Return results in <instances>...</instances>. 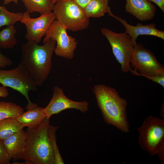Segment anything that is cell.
I'll list each match as a JSON object with an SVG mask.
<instances>
[{"mask_svg": "<svg viewBox=\"0 0 164 164\" xmlns=\"http://www.w3.org/2000/svg\"><path fill=\"white\" fill-rule=\"evenodd\" d=\"M32 41H27L21 47V63L26 68L38 86L47 79L52 67V59L56 46L51 39L39 45Z\"/></svg>", "mask_w": 164, "mask_h": 164, "instance_id": "1", "label": "cell"}, {"mask_svg": "<svg viewBox=\"0 0 164 164\" xmlns=\"http://www.w3.org/2000/svg\"><path fill=\"white\" fill-rule=\"evenodd\" d=\"M50 119L46 117L38 125L28 128L23 152L14 160H23L32 164H55V155L50 138Z\"/></svg>", "mask_w": 164, "mask_h": 164, "instance_id": "2", "label": "cell"}, {"mask_svg": "<svg viewBox=\"0 0 164 164\" xmlns=\"http://www.w3.org/2000/svg\"><path fill=\"white\" fill-rule=\"evenodd\" d=\"M92 91L104 121L123 132H128L126 101L120 96L115 88L104 84L94 85Z\"/></svg>", "mask_w": 164, "mask_h": 164, "instance_id": "3", "label": "cell"}, {"mask_svg": "<svg viewBox=\"0 0 164 164\" xmlns=\"http://www.w3.org/2000/svg\"><path fill=\"white\" fill-rule=\"evenodd\" d=\"M141 148L151 156L157 154L164 163V120L150 116L138 129Z\"/></svg>", "mask_w": 164, "mask_h": 164, "instance_id": "4", "label": "cell"}, {"mask_svg": "<svg viewBox=\"0 0 164 164\" xmlns=\"http://www.w3.org/2000/svg\"><path fill=\"white\" fill-rule=\"evenodd\" d=\"M53 11L55 19L67 30L77 32L89 25V18L84 9L72 0H57Z\"/></svg>", "mask_w": 164, "mask_h": 164, "instance_id": "5", "label": "cell"}, {"mask_svg": "<svg viewBox=\"0 0 164 164\" xmlns=\"http://www.w3.org/2000/svg\"><path fill=\"white\" fill-rule=\"evenodd\" d=\"M0 83L3 86L11 87L23 95L28 101L26 108L27 110L35 104L29 99V92L36 91L38 85L21 63L13 69H0Z\"/></svg>", "mask_w": 164, "mask_h": 164, "instance_id": "6", "label": "cell"}, {"mask_svg": "<svg viewBox=\"0 0 164 164\" xmlns=\"http://www.w3.org/2000/svg\"><path fill=\"white\" fill-rule=\"evenodd\" d=\"M131 65L134 69L131 72L135 75L147 78L164 75L163 66L158 62L153 53L140 43H137L134 46Z\"/></svg>", "mask_w": 164, "mask_h": 164, "instance_id": "7", "label": "cell"}, {"mask_svg": "<svg viewBox=\"0 0 164 164\" xmlns=\"http://www.w3.org/2000/svg\"><path fill=\"white\" fill-rule=\"evenodd\" d=\"M102 34L108 40L116 60L124 73L132 70L131 65L134 45L130 36L124 33H117L106 28L101 29Z\"/></svg>", "mask_w": 164, "mask_h": 164, "instance_id": "8", "label": "cell"}, {"mask_svg": "<svg viewBox=\"0 0 164 164\" xmlns=\"http://www.w3.org/2000/svg\"><path fill=\"white\" fill-rule=\"evenodd\" d=\"M67 30L55 19L51 25L43 40L44 43L51 39L56 42L54 52L59 57L71 60L77 45L76 39L67 34Z\"/></svg>", "mask_w": 164, "mask_h": 164, "instance_id": "9", "label": "cell"}, {"mask_svg": "<svg viewBox=\"0 0 164 164\" xmlns=\"http://www.w3.org/2000/svg\"><path fill=\"white\" fill-rule=\"evenodd\" d=\"M55 19L53 13H46L39 17L31 18L29 13H23L20 22L24 24L26 28L25 38L27 41H32L39 43L47 32L51 25Z\"/></svg>", "mask_w": 164, "mask_h": 164, "instance_id": "10", "label": "cell"}, {"mask_svg": "<svg viewBox=\"0 0 164 164\" xmlns=\"http://www.w3.org/2000/svg\"><path fill=\"white\" fill-rule=\"evenodd\" d=\"M69 109H75L84 113L89 110V104L85 101H77L71 100L66 96L61 88L58 86L54 87L51 99L43 108L46 117L50 119L52 115Z\"/></svg>", "mask_w": 164, "mask_h": 164, "instance_id": "11", "label": "cell"}, {"mask_svg": "<svg viewBox=\"0 0 164 164\" xmlns=\"http://www.w3.org/2000/svg\"><path fill=\"white\" fill-rule=\"evenodd\" d=\"M109 15L116 19L122 24L125 29V32L131 37L134 46L137 43V38L140 35L154 36L164 40V31L157 29L154 23L143 25L138 23L134 26L129 24L126 20L115 16L112 13Z\"/></svg>", "mask_w": 164, "mask_h": 164, "instance_id": "12", "label": "cell"}, {"mask_svg": "<svg viewBox=\"0 0 164 164\" xmlns=\"http://www.w3.org/2000/svg\"><path fill=\"white\" fill-rule=\"evenodd\" d=\"M126 12L142 21L151 20L154 17L156 9L148 0H125Z\"/></svg>", "mask_w": 164, "mask_h": 164, "instance_id": "13", "label": "cell"}, {"mask_svg": "<svg viewBox=\"0 0 164 164\" xmlns=\"http://www.w3.org/2000/svg\"><path fill=\"white\" fill-rule=\"evenodd\" d=\"M26 139V131L22 129L1 141L10 156L14 160L24 150Z\"/></svg>", "mask_w": 164, "mask_h": 164, "instance_id": "14", "label": "cell"}, {"mask_svg": "<svg viewBox=\"0 0 164 164\" xmlns=\"http://www.w3.org/2000/svg\"><path fill=\"white\" fill-rule=\"evenodd\" d=\"M43 108L35 104L17 117V121L24 127L32 128L40 124L46 117Z\"/></svg>", "mask_w": 164, "mask_h": 164, "instance_id": "15", "label": "cell"}, {"mask_svg": "<svg viewBox=\"0 0 164 164\" xmlns=\"http://www.w3.org/2000/svg\"><path fill=\"white\" fill-rule=\"evenodd\" d=\"M109 0H91L84 9L86 16L91 17L98 18L108 13H111L108 4Z\"/></svg>", "mask_w": 164, "mask_h": 164, "instance_id": "16", "label": "cell"}, {"mask_svg": "<svg viewBox=\"0 0 164 164\" xmlns=\"http://www.w3.org/2000/svg\"><path fill=\"white\" fill-rule=\"evenodd\" d=\"M29 14L38 12L42 15L52 12L54 4L53 0H21Z\"/></svg>", "mask_w": 164, "mask_h": 164, "instance_id": "17", "label": "cell"}, {"mask_svg": "<svg viewBox=\"0 0 164 164\" xmlns=\"http://www.w3.org/2000/svg\"><path fill=\"white\" fill-rule=\"evenodd\" d=\"M24 127L16 118H9L0 121V140L9 137Z\"/></svg>", "mask_w": 164, "mask_h": 164, "instance_id": "18", "label": "cell"}, {"mask_svg": "<svg viewBox=\"0 0 164 164\" xmlns=\"http://www.w3.org/2000/svg\"><path fill=\"white\" fill-rule=\"evenodd\" d=\"M17 30L14 25H11L0 30V48L9 49L14 47L17 43L15 35Z\"/></svg>", "mask_w": 164, "mask_h": 164, "instance_id": "19", "label": "cell"}, {"mask_svg": "<svg viewBox=\"0 0 164 164\" xmlns=\"http://www.w3.org/2000/svg\"><path fill=\"white\" fill-rule=\"evenodd\" d=\"M24 112L22 107L15 103L0 101V121L9 118H16Z\"/></svg>", "mask_w": 164, "mask_h": 164, "instance_id": "20", "label": "cell"}, {"mask_svg": "<svg viewBox=\"0 0 164 164\" xmlns=\"http://www.w3.org/2000/svg\"><path fill=\"white\" fill-rule=\"evenodd\" d=\"M23 13H13L8 11L4 6L0 5V29L3 26L14 25L22 20Z\"/></svg>", "mask_w": 164, "mask_h": 164, "instance_id": "21", "label": "cell"}, {"mask_svg": "<svg viewBox=\"0 0 164 164\" xmlns=\"http://www.w3.org/2000/svg\"><path fill=\"white\" fill-rule=\"evenodd\" d=\"M59 128V126H53L50 125L49 128V134L54 154L55 164H63L64 163L56 142V133Z\"/></svg>", "mask_w": 164, "mask_h": 164, "instance_id": "22", "label": "cell"}, {"mask_svg": "<svg viewBox=\"0 0 164 164\" xmlns=\"http://www.w3.org/2000/svg\"><path fill=\"white\" fill-rule=\"evenodd\" d=\"M11 159L0 140V164H9Z\"/></svg>", "mask_w": 164, "mask_h": 164, "instance_id": "23", "label": "cell"}, {"mask_svg": "<svg viewBox=\"0 0 164 164\" xmlns=\"http://www.w3.org/2000/svg\"><path fill=\"white\" fill-rule=\"evenodd\" d=\"M12 64V61L2 53L0 48V67L3 68L9 67Z\"/></svg>", "mask_w": 164, "mask_h": 164, "instance_id": "24", "label": "cell"}, {"mask_svg": "<svg viewBox=\"0 0 164 164\" xmlns=\"http://www.w3.org/2000/svg\"><path fill=\"white\" fill-rule=\"evenodd\" d=\"M83 9L86 7L91 0H72Z\"/></svg>", "mask_w": 164, "mask_h": 164, "instance_id": "25", "label": "cell"}, {"mask_svg": "<svg viewBox=\"0 0 164 164\" xmlns=\"http://www.w3.org/2000/svg\"><path fill=\"white\" fill-rule=\"evenodd\" d=\"M153 2L159 7L163 13L164 12V0H148Z\"/></svg>", "mask_w": 164, "mask_h": 164, "instance_id": "26", "label": "cell"}, {"mask_svg": "<svg viewBox=\"0 0 164 164\" xmlns=\"http://www.w3.org/2000/svg\"><path fill=\"white\" fill-rule=\"evenodd\" d=\"M9 95V92L6 87L3 86L0 87V97L5 98Z\"/></svg>", "mask_w": 164, "mask_h": 164, "instance_id": "27", "label": "cell"}, {"mask_svg": "<svg viewBox=\"0 0 164 164\" xmlns=\"http://www.w3.org/2000/svg\"><path fill=\"white\" fill-rule=\"evenodd\" d=\"M18 1L19 0H4L3 4L6 5L11 2H13L15 4H17L18 2Z\"/></svg>", "mask_w": 164, "mask_h": 164, "instance_id": "28", "label": "cell"}, {"mask_svg": "<svg viewBox=\"0 0 164 164\" xmlns=\"http://www.w3.org/2000/svg\"><path fill=\"white\" fill-rule=\"evenodd\" d=\"M57 1V0H53V3L55 4Z\"/></svg>", "mask_w": 164, "mask_h": 164, "instance_id": "29", "label": "cell"}]
</instances>
